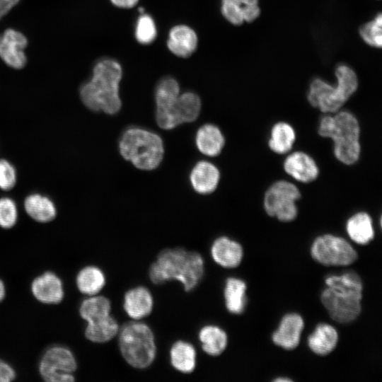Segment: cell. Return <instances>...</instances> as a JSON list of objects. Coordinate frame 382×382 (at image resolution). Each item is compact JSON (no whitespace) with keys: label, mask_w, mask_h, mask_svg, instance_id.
<instances>
[{"label":"cell","mask_w":382,"mask_h":382,"mask_svg":"<svg viewBox=\"0 0 382 382\" xmlns=\"http://www.w3.org/2000/svg\"><path fill=\"white\" fill-rule=\"evenodd\" d=\"M122 76L120 64L112 59L99 60L89 81L81 85L79 95L83 104L93 112L108 115L118 112L122 106L120 83Z\"/></svg>","instance_id":"obj_1"},{"label":"cell","mask_w":382,"mask_h":382,"mask_svg":"<svg viewBox=\"0 0 382 382\" xmlns=\"http://www.w3.org/2000/svg\"><path fill=\"white\" fill-rule=\"evenodd\" d=\"M204 274V261L197 252L183 248H168L162 250L150 267L149 277L155 284L176 279L186 291L192 290Z\"/></svg>","instance_id":"obj_2"},{"label":"cell","mask_w":382,"mask_h":382,"mask_svg":"<svg viewBox=\"0 0 382 382\" xmlns=\"http://www.w3.org/2000/svg\"><path fill=\"white\" fill-rule=\"evenodd\" d=\"M328 287L321 294V301L330 316L340 323L354 320L360 314L363 284L353 272L332 275L325 279Z\"/></svg>","instance_id":"obj_3"},{"label":"cell","mask_w":382,"mask_h":382,"mask_svg":"<svg viewBox=\"0 0 382 382\" xmlns=\"http://www.w3.org/2000/svg\"><path fill=\"white\" fill-rule=\"evenodd\" d=\"M326 115L320 121L318 134L334 144V155L345 165L356 163L360 155V127L356 117L348 111Z\"/></svg>","instance_id":"obj_4"},{"label":"cell","mask_w":382,"mask_h":382,"mask_svg":"<svg viewBox=\"0 0 382 382\" xmlns=\"http://www.w3.org/2000/svg\"><path fill=\"white\" fill-rule=\"evenodd\" d=\"M119 151L126 161L144 170L156 168L164 154L161 137L139 127H128L123 132L119 141Z\"/></svg>","instance_id":"obj_5"},{"label":"cell","mask_w":382,"mask_h":382,"mask_svg":"<svg viewBox=\"0 0 382 382\" xmlns=\"http://www.w3.org/2000/svg\"><path fill=\"white\" fill-rule=\"evenodd\" d=\"M119 347L122 357L132 366L144 369L156 355L154 336L148 325L131 321L119 330Z\"/></svg>","instance_id":"obj_6"},{"label":"cell","mask_w":382,"mask_h":382,"mask_svg":"<svg viewBox=\"0 0 382 382\" xmlns=\"http://www.w3.org/2000/svg\"><path fill=\"white\" fill-rule=\"evenodd\" d=\"M300 197L301 193L295 185L286 180L277 181L265 194V210L268 215L281 221H291L297 216L296 202Z\"/></svg>","instance_id":"obj_7"},{"label":"cell","mask_w":382,"mask_h":382,"mask_svg":"<svg viewBox=\"0 0 382 382\" xmlns=\"http://www.w3.org/2000/svg\"><path fill=\"white\" fill-rule=\"evenodd\" d=\"M311 253L316 262L325 266H347L358 258L356 250L345 239L331 234L317 237Z\"/></svg>","instance_id":"obj_8"},{"label":"cell","mask_w":382,"mask_h":382,"mask_svg":"<svg viewBox=\"0 0 382 382\" xmlns=\"http://www.w3.org/2000/svg\"><path fill=\"white\" fill-rule=\"evenodd\" d=\"M76 368L74 354L69 349L59 345L47 349L39 364L40 374L47 382L74 381Z\"/></svg>","instance_id":"obj_9"},{"label":"cell","mask_w":382,"mask_h":382,"mask_svg":"<svg viewBox=\"0 0 382 382\" xmlns=\"http://www.w3.org/2000/svg\"><path fill=\"white\" fill-rule=\"evenodd\" d=\"M353 91L337 81L335 86L316 78L310 84L308 100L310 104L325 114L335 113L340 110Z\"/></svg>","instance_id":"obj_10"},{"label":"cell","mask_w":382,"mask_h":382,"mask_svg":"<svg viewBox=\"0 0 382 382\" xmlns=\"http://www.w3.org/2000/svg\"><path fill=\"white\" fill-rule=\"evenodd\" d=\"M180 93L179 83L172 77H165L158 83L155 91L156 120L161 128L169 130L177 126L173 111Z\"/></svg>","instance_id":"obj_11"},{"label":"cell","mask_w":382,"mask_h":382,"mask_svg":"<svg viewBox=\"0 0 382 382\" xmlns=\"http://www.w3.org/2000/svg\"><path fill=\"white\" fill-rule=\"evenodd\" d=\"M26 37L21 32L8 28L0 35V58L13 69H21L26 64Z\"/></svg>","instance_id":"obj_12"},{"label":"cell","mask_w":382,"mask_h":382,"mask_svg":"<svg viewBox=\"0 0 382 382\" xmlns=\"http://www.w3.org/2000/svg\"><path fill=\"white\" fill-rule=\"evenodd\" d=\"M31 291L37 301L46 304L59 303L64 296L61 279L52 272H44L34 279Z\"/></svg>","instance_id":"obj_13"},{"label":"cell","mask_w":382,"mask_h":382,"mask_svg":"<svg viewBox=\"0 0 382 382\" xmlns=\"http://www.w3.org/2000/svg\"><path fill=\"white\" fill-rule=\"evenodd\" d=\"M304 323L297 313L285 315L279 328L272 335L273 342L286 350L295 349L299 344Z\"/></svg>","instance_id":"obj_14"},{"label":"cell","mask_w":382,"mask_h":382,"mask_svg":"<svg viewBox=\"0 0 382 382\" xmlns=\"http://www.w3.org/2000/svg\"><path fill=\"white\" fill-rule=\"evenodd\" d=\"M198 37L196 32L186 25H176L169 31L167 40L168 50L175 56L187 58L196 50Z\"/></svg>","instance_id":"obj_15"},{"label":"cell","mask_w":382,"mask_h":382,"mask_svg":"<svg viewBox=\"0 0 382 382\" xmlns=\"http://www.w3.org/2000/svg\"><path fill=\"white\" fill-rule=\"evenodd\" d=\"M221 11L223 16L235 25L244 21L253 22L260 13L258 0H221Z\"/></svg>","instance_id":"obj_16"},{"label":"cell","mask_w":382,"mask_h":382,"mask_svg":"<svg viewBox=\"0 0 382 382\" xmlns=\"http://www.w3.org/2000/svg\"><path fill=\"white\" fill-rule=\"evenodd\" d=\"M284 169L287 174L301 183L313 181L319 173L314 159L302 151L289 155L284 162Z\"/></svg>","instance_id":"obj_17"},{"label":"cell","mask_w":382,"mask_h":382,"mask_svg":"<svg viewBox=\"0 0 382 382\" xmlns=\"http://www.w3.org/2000/svg\"><path fill=\"white\" fill-rule=\"evenodd\" d=\"M220 173L213 163L207 161H198L192 168L190 181L192 188L199 194L208 195L214 192L219 184Z\"/></svg>","instance_id":"obj_18"},{"label":"cell","mask_w":382,"mask_h":382,"mask_svg":"<svg viewBox=\"0 0 382 382\" xmlns=\"http://www.w3.org/2000/svg\"><path fill=\"white\" fill-rule=\"evenodd\" d=\"M211 252L214 260L226 268L238 267L243 254L242 246L226 236H221L214 241Z\"/></svg>","instance_id":"obj_19"},{"label":"cell","mask_w":382,"mask_h":382,"mask_svg":"<svg viewBox=\"0 0 382 382\" xmlns=\"http://www.w3.org/2000/svg\"><path fill=\"white\" fill-rule=\"evenodd\" d=\"M23 207L27 214L39 223H48L57 215L54 202L45 195L35 192L28 195L24 199Z\"/></svg>","instance_id":"obj_20"},{"label":"cell","mask_w":382,"mask_h":382,"mask_svg":"<svg viewBox=\"0 0 382 382\" xmlns=\"http://www.w3.org/2000/svg\"><path fill=\"white\" fill-rule=\"evenodd\" d=\"M153 299L149 291L143 286L132 289L126 292L124 309L132 319L143 318L152 311Z\"/></svg>","instance_id":"obj_21"},{"label":"cell","mask_w":382,"mask_h":382,"mask_svg":"<svg viewBox=\"0 0 382 382\" xmlns=\"http://www.w3.org/2000/svg\"><path fill=\"white\" fill-rule=\"evenodd\" d=\"M195 144L202 154L208 156H216L222 151L225 139L217 126L205 124L197 129Z\"/></svg>","instance_id":"obj_22"},{"label":"cell","mask_w":382,"mask_h":382,"mask_svg":"<svg viewBox=\"0 0 382 382\" xmlns=\"http://www.w3.org/2000/svg\"><path fill=\"white\" fill-rule=\"evenodd\" d=\"M337 341L338 334L335 328L329 324L320 323L308 337V345L315 354L325 356L335 349Z\"/></svg>","instance_id":"obj_23"},{"label":"cell","mask_w":382,"mask_h":382,"mask_svg":"<svg viewBox=\"0 0 382 382\" xmlns=\"http://www.w3.org/2000/svg\"><path fill=\"white\" fill-rule=\"evenodd\" d=\"M202 108L201 99L192 91L180 93L173 111L177 126L192 122L199 117Z\"/></svg>","instance_id":"obj_24"},{"label":"cell","mask_w":382,"mask_h":382,"mask_svg":"<svg viewBox=\"0 0 382 382\" xmlns=\"http://www.w3.org/2000/svg\"><path fill=\"white\" fill-rule=\"evenodd\" d=\"M349 238L356 243L366 245L374 237L371 216L366 212H358L352 216L346 224Z\"/></svg>","instance_id":"obj_25"},{"label":"cell","mask_w":382,"mask_h":382,"mask_svg":"<svg viewBox=\"0 0 382 382\" xmlns=\"http://www.w3.org/2000/svg\"><path fill=\"white\" fill-rule=\"evenodd\" d=\"M119 330L117 321L109 315L101 319L88 323L85 329V336L93 342H106L115 337Z\"/></svg>","instance_id":"obj_26"},{"label":"cell","mask_w":382,"mask_h":382,"mask_svg":"<svg viewBox=\"0 0 382 382\" xmlns=\"http://www.w3.org/2000/svg\"><path fill=\"white\" fill-rule=\"evenodd\" d=\"M170 362L178 371L188 374L194 371L196 364V352L194 347L186 342H175L170 351Z\"/></svg>","instance_id":"obj_27"},{"label":"cell","mask_w":382,"mask_h":382,"mask_svg":"<svg viewBox=\"0 0 382 382\" xmlns=\"http://www.w3.org/2000/svg\"><path fill=\"white\" fill-rule=\"evenodd\" d=\"M246 284L237 278H228L224 289V298L226 308L233 314L243 312L246 304Z\"/></svg>","instance_id":"obj_28"},{"label":"cell","mask_w":382,"mask_h":382,"mask_svg":"<svg viewBox=\"0 0 382 382\" xmlns=\"http://www.w3.org/2000/svg\"><path fill=\"white\" fill-rule=\"evenodd\" d=\"M295 139L293 127L286 122H279L271 129L269 147L274 153L284 154L291 149Z\"/></svg>","instance_id":"obj_29"},{"label":"cell","mask_w":382,"mask_h":382,"mask_svg":"<svg viewBox=\"0 0 382 382\" xmlns=\"http://www.w3.org/2000/svg\"><path fill=\"white\" fill-rule=\"evenodd\" d=\"M202 349L212 356L221 354L227 345V335L221 328L214 325L203 327L199 332Z\"/></svg>","instance_id":"obj_30"},{"label":"cell","mask_w":382,"mask_h":382,"mask_svg":"<svg viewBox=\"0 0 382 382\" xmlns=\"http://www.w3.org/2000/svg\"><path fill=\"white\" fill-rule=\"evenodd\" d=\"M105 278L103 272L95 266L82 268L76 276V285L84 294L94 296L104 286Z\"/></svg>","instance_id":"obj_31"},{"label":"cell","mask_w":382,"mask_h":382,"mask_svg":"<svg viewBox=\"0 0 382 382\" xmlns=\"http://www.w3.org/2000/svg\"><path fill=\"white\" fill-rule=\"evenodd\" d=\"M110 309L109 299L103 296H93L82 301L79 313L83 320L90 323L110 315Z\"/></svg>","instance_id":"obj_32"},{"label":"cell","mask_w":382,"mask_h":382,"mask_svg":"<svg viewBox=\"0 0 382 382\" xmlns=\"http://www.w3.org/2000/svg\"><path fill=\"white\" fill-rule=\"evenodd\" d=\"M157 29L154 20L149 14L142 13L138 18L135 27V37L138 42L149 45L154 41Z\"/></svg>","instance_id":"obj_33"},{"label":"cell","mask_w":382,"mask_h":382,"mask_svg":"<svg viewBox=\"0 0 382 382\" xmlns=\"http://www.w3.org/2000/svg\"><path fill=\"white\" fill-rule=\"evenodd\" d=\"M382 16L379 13L375 18L365 24L359 28V34L361 38L368 45L381 47L382 45Z\"/></svg>","instance_id":"obj_34"},{"label":"cell","mask_w":382,"mask_h":382,"mask_svg":"<svg viewBox=\"0 0 382 382\" xmlns=\"http://www.w3.org/2000/svg\"><path fill=\"white\" fill-rule=\"evenodd\" d=\"M18 207L16 202L11 197L0 198V227L11 228L18 220Z\"/></svg>","instance_id":"obj_35"},{"label":"cell","mask_w":382,"mask_h":382,"mask_svg":"<svg viewBox=\"0 0 382 382\" xmlns=\"http://www.w3.org/2000/svg\"><path fill=\"white\" fill-rule=\"evenodd\" d=\"M17 182V172L15 166L8 160L0 158V190L9 191Z\"/></svg>","instance_id":"obj_36"},{"label":"cell","mask_w":382,"mask_h":382,"mask_svg":"<svg viewBox=\"0 0 382 382\" xmlns=\"http://www.w3.org/2000/svg\"><path fill=\"white\" fill-rule=\"evenodd\" d=\"M16 378V372L11 365L0 359V382H11Z\"/></svg>","instance_id":"obj_37"},{"label":"cell","mask_w":382,"mask_h":382,"mask_svg":"<svg viewBox=\"0 0 382 382\" xmlns=\"http://www.w3.org/2000/svg\"><path fill=\"white\" fill-rule=\"evenodd\" d=\"M20 0H0V19L6 15Z\"/></svg>","instance_id":"obj_38"},{"label":"cell","mask_w":382,"mask_h":382,"mask_svg":"<svg viewBox=\"0 0 382 382\" xmlns=\"http://www.w3.org/2000/svg\"><path fill=\"white\" fill-rule=\"evenodd\" d=\"M110 2L116 7L121 8H131L134 7L139 0H110Z\"/></svg>","instance_id":"obj_39"},{"label":"cell","mask_w":382,"mask_h":382,"mask_svg":"<svg viewBox=\"0 0 382 382\" xmlns=\"http://www.w3.org/2000/svg\"><path fill=\"white\" fill-rule=\"evenodd\" d=\"M6 290L4 282L0 279V302L3 301L5 297Z\"/></svg>","instance_id":"obj_40"},{"label":"cell","mask_w":382,"mask_h":382,"mask_svg":"<svg viewBox=\"0 0 382 382\" xmlns=\"http://www.w3.org/2000/svg\"><path fill=\"white\" fill-rule=\"evenodd\" d=\"M274 381H277V382H282V381L287 382V381H291V379L285 378H279L274 380Z\"/></svg>","instance_id":"obj_41"}]
</instances>
